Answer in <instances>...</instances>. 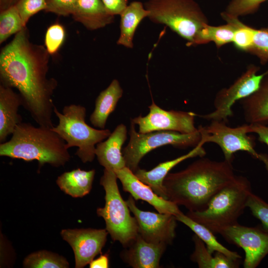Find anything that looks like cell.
<instances>
[{"label":"cell","instance_id":"obj_41","mask_svg":"<svg viewBox=\"0 0 268 268\" xmlns=\"http://www.w3.org/2000/svg\"><path fill=\"white\" fill-rule=\"evenodd\" d=\"M18 0H0V11L15 5Z\"/></svg>","mask_w":268,"mask_h":268},{"label":"cell","instance_id":"obj_6","mask_svg":"<svg viewBox=\"0 0 268 268\" xmlns=\"http://www.w3.org/2000/svg\"><path fill=\"white\" fill-rule=\"evenodd\" d=\"M54 112L59 119V124L52 130L65 140L67 149L78 147L75 154L83 163L92 162L96 156V145L109 137L110 130L89 126L85 122L86 109L80 105L65 106L62 113L55 106Z\"/></svg>","mask_w":268,"mask_h":268},{"label":"cell","instance_id":"obj_29","mask_svg":"<svg viewBox=\"0 0 268 268\" xmlns=\"http://www.w3.org/2000/svg\"><path fill=\"white\" fill-rule=\"evenodd\" d=\"M221 16L227 23L232 24L236 28L232 41L235 46L248 53L253 43L254 28L243 23L239 17L229 15L224 12L221 13Z\"/></svg>","mask_w":268,"mask_h":268},{"label":"cell","instance_id":"obj_17","mask_svg":"<svg viewBox=\"0 0 268 268\" xmlns=\"http://www.w3.org/2000/svg\"><path fill=\"white\" fill-rule=\"evenodd\" d=\"M126 126L121 124L104 141L96 146L95 155L99 164L104 169L114 172L126 167L122 147L127 138Z\"/></svg>","mask_w":268,"mask_h":268},{"label":"cell","instance_id":"obj_20","mask_svg":"<svg viewBox=\"0 0 268 268\" xmlns=\"http://www.w3.org/2000/svg\"><path fill=\"white\" fill-rule=\"evenodd\" d=\"M71 15L90 31L104 28L115 20V16L107 11L101 0H77Z\"/></svg>","mask_w":268,"mask_h":268},{"label":"cell","instance_id":"obj_3","mask_svg":"<svg viewBox=\"0 0 268 268\" xmlns=\"http://www.w3.org/2000/svg\"><path fill=\"white\" fill-rule=\"evenodd\" d=\"M0 155L26 161L36 160L39 167L46 163L63 166L70 158L66 142L52 128L22 122L10 139L0 143Z\"/></svg>","mask_w":268,"mask_h":268},{"label":"cell","instance_id":"obj_23","mask_svg":"<svg viewBox=\"0 0 268 268\" xmlns=\"http://www.w3.org/2000/svg\"><path fill=\"white\" fill-rule=\"evenodd\" d=\"M123 93V90L116 79H113L109 85L100 93L95 101V109L89 118L93 126L104 129L108 117L115 110Z\"/></svg>","mask_w":268,"mask_h":268},{"label":"cell","instance_id":"obj_25","mask_svg":"<svg viewBox=\"0 0 268 268\" xmlns=\"http://www.w3.org/2000/svg\"><path fill=\"white\" fill-rule=\"evenodd\" d=\"M175 216L178 221L190 228L204 242L211 254L219 252L234 260H237L241 258L238 253L228 249L220 244L216 239L214 233L203 225L195 221L182 212Z\"/></svg>","mask_w":268,"mask_h":268},{"label":"cell","instance_id":"obj_39","mask_svg":"<svg viewBox=\"0 0 268 268\" xmlns=\"http://www.w3.org/2000/svg\"><path fill=\"white\" fill-rule=\"evenodd\" d=\"M248 133H255L258 136V140L268 146V126L261 124H249L247 125Z\"/></svg>","mask_w":268,"mask_h":268},{"label":"cell","instance_id":"obj_19","mask_svg":"<svg viewBox=\"0 0 268 268\" xmlns=\"http://www.w3.org/2000/svg\"><path fill=\"white\" fill-rule=\"evenodd\" d=\"M23 102L19 93L12 88L0 85V142L5 141L12 134L16 127L22 122V117L18 113Z\"/></svg>","mask_w":268,"mask_h":268},{"label":"cell","instance_id":"obj_37","mask_svg":"<svg viewBox=\"0 0 268 268\" xmlns=\"http://www.w3.org/2000/svg\"><path fill=\"white\" fill-rule=\"evenodd\" d=\"M239 260H234L224 254L216 252L213 256V268H237Z\"/></svg>","mask_w":268,"mask_h":268},{"label":"cell","instance_id":"obj_28","mask_svg":"<svg viewBox=\"0 0 268 268\" xmlns=\"http://www.w3.org/2000/svg\"><path fill=\"white\" fill-rule=\"evenodd\" d=\"M25 26L19 13L14 5L0 12V44L21 31Z\"/></svg>","mask_w":268,"mask_h":268},{"label":"cell","instance_id":"obj_2","mask_svg":"<svg viewBox=\"0 0 268 268\" xmlns=\"http://www.w3.org/2000/svg\"><path fill=\"white\" fill-rule=\"evenodd\" d=\"M236 176L231 162L201 157L183 170L169 173L163 181L164 192L167 200L178 206L202 211Z\"/></svg>","mask_w":268,"mask_h":268},{"label":"cell","instance_id":"obj_36","mask_svg":"<svg viewBox=\"0 0 268 268\" xmlns=\"http://www.w3.org/2000/svg\"><path fill=\"white\" fill-rule=\"evenodd\" d=\"M77 0H46L47 12L67 16L71 15L74 11Z\"/></svg>","mask_w":268,"mask_h":268},{"label":"cell","instance_id":"obj_7","mask_svg":"<svg viewBox=\"0 0 268 268\" xmlns=\"http://www.w3.org/2000/svg\"><path fill=\"white\" fill-rule=\"evenodd\" d=\"M115 172L104 169L100 183L105 192V203L97 209V214L103 218L106 229L114 241H119L124 247L130 245L138 234L135 218L119 192Z\"/></svg>","mask_w":268,"mask_h":268},{"label":"cell","instance_id":"obj_33","mask_svg":"<svg viewBox=\"0 0 268 268\" xmlns=\"http://www.w3.org/2000/svg\"><path fill=\"white\" fill-rule=\"evenodd\" d=\"M195 249L190 257L200 268H213V256L204 242L196 235L193 237Z\"/></svg>","mask_w":268,"mask_h":268},{"label":"cell","instance_id":"obj_13","mask_svg":"<svg viewBox=\"0 0 268 268\" xmlns=\"http://www.w3.org/2000/svg\"><path fill=\"white\" fill-rule=\"evenodd\" d=\"M126 202L137 221L138 234L145 241L166 245L172 243L178 221L175 215L142 210L136 206L132 196Z\"/></svg>","mask_w":268,"mask_h":268},{"label":"cell","instance_id":"obj_15","mask_svg":"<svg viewBox=\"0 0 268 268\" xmlns=\"http://www.w3.org/2000/svg\"><path fill=\"white\" fill-rule=\"evenodd\" d=\"M115 173L122 184L123 190L129 193L134 200L146 201L159 213H170L176 216L182 212L178 205L157 195L127 167L115 171Z\"/></svg>","mask_w":268,"mask_h":268},{"label":"cell","instance_id":"obj_1","mask_svg":"<svg viewBox=\"0 0 268 268\" xmlns=\"http://www.w3.org/2000/svg\"><path fill=\"white\" fill-rule=\"evenodd\" d=\"M50 56L45 46L30 41L25 27L1 49L0 81L18 90L22 106L39 126L52 128L58 81L48 77Z\"/></svg>","mask_w":268,"mask_h":268},{"label":"cell","instance_id":"obj_24","mask_svg":"<svg viewBox=\"0 0 268 268\" xmlns=\"http://www.w3.org/2000/svg\"><path fill=\"white\" fill-rule=\"evenodd\" d=\"M95 174L94 169L85 171L78 168L63 173L56 182L66 194L73 198H80L90 192Z\"/></svg>","mask_w":268,"mask_h":268},{"label":"cell","instance_id":"obj_16","mask_svg":"<svg viewBox=\"0 0 268 268\" xmlns=\"http://www.w3.org/2000/svg\"><path fill=\"white\" fill-rule=\"evenodd\" d=\"M167 245L147 242L139 234L126 247L121 256L123 260L134 268H158Z\"/></svg>","mask_w":268,"mask_h":268},{"label":"cell","instance_id":"obj_38","mask_svg":"<svg viewBox=\"0 0 268 268\" xmlns=\"http://www.w3.org/2000/svg\"><path fill=\"white\" fill-rule=\"evenodd\" d=\"M107 11L111 15H119L128 5V0H101Z\"/></svg>","mask_w":268,"mask_h":268},{"label":"cell","instance_id":"obj_22","mask_svg":"<svg viewBox=\"0 0 268 268\" xmlns=\"http://www.w3.org/2000/svg\"><path fill=\"white\" fill-rule=\"evenodd\" d=\"M149 11L139 1H133L123 10L120 16V33L117 44L128 49L134 48L135 31L141 21L147 18Z\"/></svg>","mask_w":268,"mask_h":268},{"label":"cell","instance_id":"obj_18","mask_svg":"<svg viewBox=\"0 0 268 268\" xmlns=\"http://www.w3.org/2000/svg\"><path fill=\"white\" fill-rule=\"evenodd\" d=\"M203 145L200 142L192 150L184 155L162 162L149 171L138 168L134 174L139 180L149 186L157 195L166 199L163 185L166 176L173 168L184 160L197 156L203 157L206 152Z\"/></svg>","mask_w":268,"mask_h":268},{"label":"cell","instance_id":"obj_11","mask_svg":"<svg viewBox=\"0 0 268 268\" xmlns=\"http://www.w3.org/2000/svg\"><path fill=\"white\" fill-rule=\"evenodd\" d=\"M229 243L240 247L245 252L243 266L255 268L268 254V231L262 227H248L238 223L218 233Z\"/></svg>","mask_w":268,"mask_h":268},{"label":"cell","instance_id":"obj_8","mask_svg":"<svg viewBox=\"0 0 268 268\" xmlns=\"http://www.w3.org/2000/svg\"><path fill=\"white\" fill-rule=\"evenodd\" d=\"M130 140L122 153L126 167L134 173L144 155L151 150L166 145L179 148L195 147L201 141L199 130L191 134H182L174 131H155L142 134L137 132L135 124L131 121Z\"/></svg>","mask_w":268,"mask_h":268},{"label":"cell","instance_id":"obj_35","mask_svg":"<svg viewBox=\"0 0 268 268\" xmlns=\"http://www.w3.org/2000/svg\"><path fill=\"white\" fill-rule=\"evenodd\" d=\"M22 20L26 24L30 18L41 10L46 8V0H18L15 4Z\"/></svg>","mask_w":268,"mask_h":268},{"label":"cell","instance_id":"obj_34","mask_svg":"<svg viewBox=\"0 0 268 268\" xmlns=\"http://www.w3.org/2000/svg\"><path fill=\"white\" fill-rule=\"evenodd\" d=\"M252 214L260 220L262 228L268 231V203L251 193L246 204Z\"/></svg>","mask_w":268,"mask_h":268},{"label":"cell","instance_id":"obj_14","mask_svg":"<svg viewBox=\"0 0 268 268\" xmlns=\"http://www.w3.org/2000/svg\"><path fill=\"white\" fill-rule=\"evenodd\" d=\"M108 234L106 229L91 228L64 229L61 232L73 251L76 268H83L101 253Z\"/></svg>","mask_w":268,"mask_h":268},{"label":"cell","instance_id":"obj_21","mask_svg":"<svg viewBox=\"0 0 268 268\" xmlns=\"http://www.w3.org/2000/svg\"><path fill=\"white\" fill-rule=\"evenodd\" d=\"M240 102L247 123L264 125L268 123V70L258 89Z\"/></svg>","mask_w":268,"mask_h":268},{"label":"cell","instance_id":"obj_40","mask_svg":"<svg viewBox=\"0 0 268 268\" xmlns=\"http://www.w3.org/2000/svg\"><path fill=\"white\" fill-rule=\"evenodd\" d=\"M90 268H107L109 267V256L107 254L101 255L89 264Z\"/></svg>","mask_w":268,"mask_h":268},{"label":"cell","instance_id":"obj_5","mask_svg":"<svg viewBox=\"0 0 268 268\" xmlns=\"http://www.w3.org/2000/svg\"><path fill=\"white\" fill-rule=\"evenodd\" d=\"M152 22L163 24L194 46L195 38L208 19L194 0H147L143 3Z\"/></svg>","mask_w":268,"mask_h":268},{"label":"cell","instance_id":"obj_12","mask_svg":"<svg viewBox=\"0 0 268 268\" xmlns=\"http://www.w3.org/2000/svg\"><path fill=\"white\" fill-rule=\"evenodd\" d=\"M149 112L145 116L133 118L131 121L139 127L138 132L145 134L155 131H174L182 134L197 132L196 113L191 112L164 110L153 101L148 106Z\"/></svg>","mask_w":268,"mask_h":268},{"label":"cell","instance_id":"obj_26","mask_svg":"<svg viewBox=\"0 0 268 268\" xmlns=\"http://www.w3.org/2000/svg\"><path fill=\"white\" fill-rule=\"evenodd\" d=\"M235 30V27L229 23L219 26L206 23L198 33L194 46L213 42L217 48H220L232 42Z\"/></svg>","mask_w":268,"mask_h":268},{"label":"cell","instance_id":"obj_4","mask_svg":"<svg viewBox=\"0 0 268 268\" xmlns=\"http://www.w3.org/2000/svg\"><path fill=\"white\" fill-rule=\"evenodd\" d=\"M251 193L249 180L236 176L211 199L204 210L189 211L186 215L214 233H218L222 229L238 223Z\"/></svg>","mask_w":268,"mask_h":268},{"label":"cell","instance_id":"obj_31","mask_svg":"<svg viewBox=\"0 0 268 268\" xmlns=\"http://www.w3.org/2000/svg\"><path fill=\"white\" fill-rule=\"evenodd\" d=\"M65 38L66 30L62 24L56 23L48 28L45 37V46L51 56L58 53Z\"/></svg>","mask_w":268,"mask_h":268},{"label":"cell","instance_id":"obj_9","mask_svg":"<svg viewBox=\"0 0 268 268\" xmlns=\"http://www.w3.org/2000/svg\"><path fill=\"white\" fill-rule=\"evenodd\" d=\"M223 121H211L205 127H198L201 133L200 142L202 144L212 142L217 144L222 150L224 159L231 162L234 154L237 151H245L254 158L263 162L268 173V156L259 153L255 149V142L248 135L247 125L232 128Z\"/></svg>","mask_w":268,"mask_h":268},{"label":"cell","instance_id":"obj_27","mask_svg":"<svg viewBox=\"0 0 268 268\" xmlns=\"http://www.w3.org/2000/svg\"><path fill=\"white\" fill-rule=\"evenodd\" d=\"M23 266L30 268H67L69 264L62 256L47 251H40L28 255L23 261Z\"/></svg>","mask_w":268,"mask_h":268},{"label":"cell","instance_id":"obj_32","mask_svg":"<svg viewBox=\"0 0 268 268\" xmlns=\"http://www.w3.org/2000/svg\"><path fill=\"white\" fill-rule=\"evenodd\" d=\"M266 0H231L223 12L236 17L252 14Z\"/></svg>","mask_w":268,"mask_h":268},{"label":"cell","instance_id":"obj_30","mask_svg":"<svg viewBox=\"0 0 268 268\" xmlns=\"http://www.w3.org/2000/svg\"><path fill=\"white\" fill-rule=\"evenodd\" d=\"M248 53L256 56L263 65L268 62V28H254L253 43Z\"/></svg>","mask_w":268,"mask_h":268},{"label":"cell","instance_id":"obj_10","mask_svg":"<svg viewBox=\"0 0 268 268\" xmlns=\"http://www.w3.org/2000/svg\"><path fill=\"white\" fill-rule=\"evenodd\" d=\"M259 70L260 67L249 65L231 85L217 92L213 102V111L203 115L196 114V116L208 121L227 123L228 118L233 115L232 107L235 103L248 97L258 89L266 73L258 74Z\"/></svg>","mask_w":268,"mask_h":268}]
</instances>
